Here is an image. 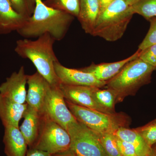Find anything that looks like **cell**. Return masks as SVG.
<instances>
[{
    "mask_svg": "<svg viewBox=\"0 0 156 156\" xmlns=\"http://www.w3.org/2000/svg\"><path fill=\"white\" fill-rule=\"evenodd\" d=\"M36 1L33 14L17 32L25 38L38 37L48 34L55 41H61L75 17L64 11L48 7L42 0Z\"/></svg>",
    "mask_w": 156,
    "mask_h": 156,
    "instance_id": "obj_1",
    "label": "cell"
},
{
    "mask_svg": "<svg viewBox=\"0 0 156 156\" xmlns=\"http://www.w3.org/2000/svg\"><path fill=\"white\" fill-rule=\"evenodd\" d=\"M55 41L48 34L34 41L20 39L16 41L14 51L22 58L29 59L36 68L37 72L50 85L58 86L60 83L54 68L55 63L58 61L53 50Z\"/></svg>",
    "mask_w": 156,
    "mask_h": 156,
    "instance_id": "obj_2",
    "label": "cell"
},
{
    "mask_svg": "<svg viewBox=\"0 0 156 156\" xmlns=\"http://www.w3.org/2000/svg\"><path fill=\"white\" fill-rule=\"evenodd\" d=\"M134 14L132 6L125 0H115L101 11L92 35L109 42L119 40Z\"/></svg>",
    "mask_w": 156,
    "mask_h": 156,
    "instance_id": "obj_3",
    "label": "cell"
},
{
    "mask_svg": "<svg viewBox=\"0 0 156 156\" xmlns=\"http://www.w3.org/2000/svg\"><path fill=\"white\" fill-rule=\"evenodd\" d=\"M155 70V68L140 58H135L127 63L116 75L107 81L105 87L115 93L118 103L149 83L151 76Z\"/></svg>",
    "mask_w": 156,
    "mask_h": 156,
    "instance_id": "obj_4",
    "label": "cell"
},
{
    "mask_svg": "<svg viewBox=\"0 0 156 156\" xmlns=\"http://www.w3.org/2000/svg\"><path fill=\"white\" fill-rule=\"evenodd\" d=\"M74 117L97 134L114 133L121 127H128L130 119L123 113L108 114L79 106L66 100Z\"/></svg>",
    "mask_w": 156,
    "mask_h": 156,
    "instance_id": "obj_5",
    "label": "cell"
},
{
    "mask_svg": "<svg viewBox=\"0 0 156 156\" xmlns=\"http://www.w3.org/2000/svg\"><path fill=\"white\" fill-rule=\"evenodd\" d=\"M42 115L41 131L31 148L44 151L52 155L69 150L71 139L67 131L44 114Z\"/></svg>",
    "mask_w": 156,
    "mask_h": 156,
    "instance_id": "obj_6",
    "label": "cell"
},
{
    "mask_svg": "<svg viewBox=\"0 0 156 156\" xmlns=\"http://www.w3.org/2000/svg\"><path fill=\"white\" fill-rule=\"evenodd\" d=\"M71 139L69 150L76 156H107L98 134L76 121L67 129Z\"/></svg>",
    "mask_w": 156,
    "mask_h": 156,
    "instance_id": "obj_7",
    "label": "cell"
},
{
    "mask_svg": "<svg viewBox=\"0 0 156 156\" xmlns=\"http://www.w3.org/2000/svg\"><path fill=\"white\" fill-rule=\"evenodd\" d=\"M67 131L69 125L76 119L68 107L58 86L49 83L41 113Z\"/></svg>",
    "mask_w": 156,
    "mask_h": 156,
    "instance_id": "obj_8",
    "label": "cell"
},
{
    "mask_svg": "<svg viewBox=\"0 0 156 156\" xmlns=\"http://www.w3.org/2000/svg\"><path fill=\"white\" fill-rule=\"evenodd\" d=\"M55 73L60 84L72 86H87L103 88L107 82L97 80L91 73L80 69L69 68L58 61L54 65Z\"/></svg>",
    "mask_w": 156,
    "mask_h": 156,
    "instance_id": "obj_9",
    "label": "cell"
},
{
    "mask_svg": "<svg viewBox=\"0 0 156 156\" xmlns=\"http://www.w3.org/2000/svg\"><path fill=\"white\" fill-rule=\"evenodd\" d=\"M59 87L65 100L71 103L98 111L112 114L95 101L92 95L93 87L60 84Z\"/></svg>",
    "mask_w": 156,
    "mask_h": 156,
    "instance_id": "obj_10",
    "label": "cell"
},
{
    "mask_svg": "<svg viewBox=\"0 0 156 156\" xmlns=\"http://www.w3.org/2000/svg\"><path fill=\"white\" fill-rule=\"evenodd\" d=\"M27 76L24 66H21L0 85V94L17 103H26Z\"/></svg>",
    "mask_w": 156,
    "mask_h": 156,
    "instance_id": "obj_11",
    "label": "cell"
},
{
    "mask_svg": "<svg viewBox=\"0 0 156 156\" xmlns=\"http://www.w3.org/2000/svg\"><path fill=\"white\" fill-rule=\"evenodd\" d=\"M28 90L26 103L29 106L41 113L49 83L39 73L27 76Z\"/></svg>",
    "mask_w": 156,
    "mask_h": 156,
    "instance_id": "obj_12",
    "label": "cell"
},
{
    "mask_svg": "<svg viewBox=\"0 0 156 156\" xmlns=\"http://www.w3.org/2000/svg\"><path fill=\"white\" fill-rule=\"evenodd\" d=\"M23 118L24 120L19 129L29 148H31L36 142L40 134L43 122V115L27 105Z\"/></svg>",
    "mask_w": 156,
    "mask_h": 156,
    "instance_id": "obj_13",
    "label": "cell"
},
{
    "mask_svg": "<svg viewBox=\"0 0 156 156\" xmlns=\"http://www.w3.org/2000/svg\"><path fill=\"white\" fill-rule=\"evenodd\" d=\"M27 19L15 11L10 0H0V34L17 31Z\"/></svg>",
    "mask_w": 156,
    "mask_h": 156,
    "instance_id": "obj_14",
    "label": "cell"
},
{
    "mask_svg": "<svg viewBox=\"0 0 156 156\" xmlns=\"http://www.w3.org/2000/svg\"><path fill=\"white\" fill-rule=\"evenodd\" d=\"M140 52L138 50L133 55L121 61L111 63L92 64L81 69L91 73L99 80L107 82L116 75L127 63L138 58Z\"/></svg>",
    "mask_w": 156,
    "mask_h": 156,
    "instance_id": "obj_15",
    "label": "cell"
},
{
    "mask_svg": "<svg viewBox=\"0 0 156 156\" xmlns=\"http://www.w3.org/2000/svg\"><path fill=\"white\" fill-rule=\"evenodd\" d=\"M27 107V103H17L0 94V119L4 127L19 128L20 121L23 118Z\"/></svg>",
    "mask_w": 156,
    "mask_h": 156,
    "instance_id": "obj_16",
    "label": "cell"
},
{
    "mask_svg": "<svg viewBox=\"0 0 156 156\" xmlns=\"http://www.w3.org/2000/svg\"><path fill=\"white\" fill-rule=\"evenodd\" d=\"M3 141L7 156H26L28 147L19 128L5 127Z\"/></svg>",
    "mask_w": 156,
    "mask_h": 156,
    "instance_id": "obj_17",
    "label": "cell"
},
{
    "mask_svg": "<svg viewBox=\"0 0 156 156\" xmlns=\"http://www.w3.org/2000/svg\"><path fill=\"white\" fill-rule=\"evenodd\" d=\"M100 12L98 0H80L77 18L86 33L92 35Z\"/></svg>",
    "mask_w": 156,
    "mask_h": 156,
    "instance_id": "obj_18",
    "label": "cell"
},
{
    "mask_svg": "<svg viewBox=\"0 0 156 156\" xmlns=\"http://www.w3.org/2000/svg\"><path fill=\"white\" fill-rule=\"evenodd\" d=\"M117 137L132 144L139 156H149L152 148L148 145L145 140L135 129L121 127L114 133Z\"/></svg>",
    "mask_w": 156,
    "mask_h": 156,
    "instance_id": "obj_19",
    "label": "cell"
},
{
    "mask_svg": "<svg viewBox=\"0 0 156 156\" xmlns=\"http://www.w3.org/2000/svg\"><path fill=\"white\" fill-rule=\"evenodd\" d=\"M93 87L92 95L96 102L110 113L115 112V105L117 103V96L111 89L106 88Z\"/></svg>",
    "mask_w": 156,
    "mask_h": 156,
    "instance_id": "obj_20",
    "label": "cell"
},
{
    "mask_svg": "<svg viewBox=\"0 0 156 156\" xmlns=\"http://www.w3.org/2000/svg\"><path fill=\"white\" fill-rule=\"evenodd\" d=\"M44 2L48 7L64 11L77 18L80 0H45Z\"/></svg>",
    "mask_w": 156,
    "mask_h": 156,
    "instance_id": "obj_21",
    "label": "cell"
},
{
    "mask_svg": "<svg viewBox=\"0 0 156 156\" xmlns=\"http://www.w3.org/2000/svg\"><path fill=\"white\" fill-rule=\"evenodd\" d=\"M132 7L134 14H139L148 21L156 17V0H139Z\"/></svg>",
    "mask_w": 156,
    "mask_h": 156,
    "instance_id": "obj_22",
    "label": "cell"
},
{
    "mask_svg": "<svg viewBox=\"0 0 156 156\" xmlns=\"http://www.w3.org/2000/svg\"><path fill=\"white\" fill-rule=\"evenodd\" d=\"M99 141L107 156L122 155L118 149L116 137L114 133L98 134Z\"/></svg>",
    "mask_w": 156,
    "mask_h": 156,
    "instance_id": "obj_23",
    "label": "cell"
},
{
    "mask_svg": "<svg viewBox=\"0 0 156 156\" xmlns=\"http://www.w3.org/2000/svg\"><path fill=\"white\" fill-rule=\"evenodd\" d=\"M15 11L26 18H28L33 14L36 0H10Z\"/></svg>",
    "mask_w": 156,
    "mask_h": 156,
    "instance_id": "obj_24",
    "label": "cell"
},
{
    "mask_svg": "<svg viewBox=\"0 0 156 156\" xmlns=\"http://www.w3.org/2000/svg\"><path fill=\"white\" fill-rule=\"evenodd\" d=\"M151 147L156 143V119L145 126L135 128Z\"/></svg>",
    "mask_w": 156,
    "mask_h": 156,
    "instance_id": "obj_25",
    "label": "cell"
},
{
    "mask_svg": "<svg viewBox=\"0 0 156 156\" xmlns=\"http://www.w3.org/2000/svg\"><path fill=\"white\" fill-rule=\"evenodd\" d=\"M150 27L145 38L138 47V50L142 51L152 45L156 44V17L150 20Z\"/></svg>",
    "mask_w": 156,
    "mask_h": 156,
    "instance_id": "obj_26",
    "label": "cell"
},
{
    "mask_svg": "<svg viewBox=\"0 0 156 156\" xmlns=\"http://www.w3.org/2000/svg\"><path fill=\"white\" fill-rule=\"evenodd\" d=\"M138 58L155 68L156 69V44L152 45L140 51Z\"/></svg>",
    "mask_w": 156,
    "mask_h": 156,
    "instance_id": "obj_27",
    "label": "cell"
},
{
    "mask_svg": "<svg viewBox=\"0 0 156 156\" xmlns=\"http://www.w3.org/2000/svg\"><path fill=\"white\" fill-rule=\"evenodd\" d=\"M116 137V142L120 153L124 156H139L134 146L129 143Z\"/></svg>",
    "mask_w": 156,
    "mask_h": 156,
    "instance_id": "obj_28",
    "label": "cell"
},
{
    "mask_svg": "<svg viewBox=\"0 0 156 156\" xmlns=\"http://www.w3.org/2000/svg\"><path fill=\"white\" fill-rule=\"evenodd\" d=\"M26 156H52L50 154L34 148H29Z\"/></svg>",
    "mask_w": 156,
    "mask_h": 156,
    "instance_id": "obj_29",
    "label": "cell"
},
{
    "mask_svg": "<svg viewBox=\"0 0 156 156\" xmlns=\"http://www.w3.org/2000/svg\"><path fill=\"white\" fill-rule=\"evenodd\" d=\"M100 5L101 11L107 8L115 0H98Z\"/></svg>",
    "mask_w": 156,
    "mask_h": 156,
    "instance_id": "obj_30",
    "label": "cell"
},
{
    "mask_svg": "<svg viewBox=\"0 0 156 156\" xmlns=\"http://www.w3.org/2000/svg\"><path fill=\"white\" fill-rule=\"evenodd\" d=\"M59 154L62 155V156H76L74 154H73L69 150L65 152L64 153H62Z\"/></svg>",
    "mask_w": 156,
    "mask_h": 156,
    "instance_id": "obj_31",
    "label": "cell"
},
{
    "mask_svg": "<svg viewBox=\"0 0 156 156\" xmlns=\"http://www.w3.org/2000/svg\"><path fill=\"white\" fill-rule=\"evenodd\" d=\"M125 1L129 5L132 6L134 5L135 3H136V2H138L139 0H125Z\"/></svg>",
    "mask_w": 156,
    "mask_h": 156,
    "instance_id": "obj_32",
    "label": "cell"
},
{
    "mask_svg": "<svg viewBox=\"0 0 156 156\" xmlns=\"http://www.w3.org/2000/svg\"><path fill=\"white\" fill-rule=\"evenodd\" d=\"M151 156H156V146L154 148H152V151Z\"/></svg>",
    "mask_w": 156,
    "mask_h": 156,
    "instance_id": "obj_33",
    "label": "cell"
},
{
    "mask_svg": "<svg viewBox=\"0 0 156 156\" xmlns=\"http://www.w3.org/2000/svg\"><path fill=\"white\" fill-rule=\"evenodd\" d=\"M52 156H62V155L60 154H57L53 155H52Z\"/></svg>",
    "mask_w": 156,
    "mask_h": 156,
    "instance_id": "obj_34",
    "label": "cell"
},
{
    "mask_svg": "<svg viewBox=\"0 0 156 156\" xmlns=\"http://www.w3.org/2000/svg\"><path fill=\"white\" fill-rule=\"evenodd\" d=\"M123 156V155H121V156Z\"/></svg>",
    "mask_w": 156,
    "mask_h": 156,
    "instance_id": "obj_35",
    "label": "cell"
},
{
    "mask_svg": "<svg viewBox=\"0 0 156 156\" xmlns=\"http://www.w3.org/2000/svg\"><path fill=\"white\" fill-rule=\"evenodd\" d=\"M149 156H151V155H150Z\"/></svg>",
    "mask_w": 156,
    "mask_h": 156,
    "instance_id": "obj_36",
    "label": "cell"
},
{
    "mask_svg": "<svg viewBox=\"0 0 156 156\" xmlns=\"http://www.w3.org/2000/svg\"></svg>",
    "mask_w": 156,
    "mask_h": 156,
    "instance_id": "obj_37",
    "label": "cell"
}]
</instances>
